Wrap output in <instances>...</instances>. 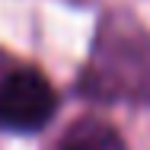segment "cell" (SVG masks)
I'll return each instance as SVG.
<instances>
[{
  "instance_id": "cell-1",
  "label": "cell",
  "mask_w": 150,
  "mask_h": 150,
  "mask_svg": "<svg viewBox=\"0 0 150 150\" xmlns=\"http://www.w3.org/2000/svg\"><path fill=\"white\" fill-rule=\"evenodd\" d=\"M80 93L99 102H150V35L128 13H109L93 42Z\"/></svg>"
},
{
  "instance_id": "cell-2",
  "label": "cell",
  "mask_w": 150,
  "mask_h": 150,
  "mask_svg": "<svg viewBox=\"0 0 150 150\" xmlns=\"http://www.w3.org/2000/svg\"><path fill=\"white\" fill-rule=\"evenodd\" d=\"M58 112V93L45 74L19 67L0 80V128L13 134H35Z\"/></svg>"
},
{
  "instance_id": "cell-3",
  "label": "cell",
  "mask_w": 150,
  "mask_h": 150,
  "mask_svg": "<svg viewBox=\"0 0 150 150\" xmlns=\"http://www.w3.org/2000/svg\"><path fill=\"white\" fill-rule=\"evenodd\" d=\"M58 150H128L118 128L102 118H77L61 137Z\"/></svg>"
}]
</instances>
